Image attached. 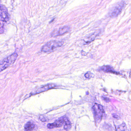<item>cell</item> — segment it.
Masks as SVG:
<instances>
[{"instance_id":"1","label":"cell","mask_w":131,"mask_h":131,"mask_svg":"<svg viewBox=\"0 0 131 131\" xmlns=\"http://www.w3.org/2000/svg\"><path fill=\"white\" fill-rule=\"evenodd\" d=\"M63 42L62 41H51L46 43L42 48V51L49 52L53 51L55 49L62 46Z\"/></svg>"},{"instance_id":"2","label":"cell","mask_w":131,"mask_h":131,"mask_svg":"<svg viewBox=\"0 0 131 131\" xmlns=\"http://www.w3.org/2000/svg\"><path fill=\"white\" fill-rule=\"evenodd\" d=\"M18 56L17 53H13L10 56L6 58L0 63V72L4 71L9 66L13 64L16 60Z\"/></svg>"},{"instance_id":"3","label":"cell","mask_w":131,"mask_h":131,"mask_svg":"<svg viewBox=\"0 0 131 131\" xmlns=\"http://www.w3.org/2000/svg\"><path fill=\"white\" fill-rule=\"evenodd\" d=\"M92 109L96 120L97 121H101L102 115L104 113L103 106L101 105L96 104L92 107Z\"/></svg>"},{"instance_id":"4","label":"cell","mask_w":131,"mask_h":131,"mask_svg":"<svg viewBox=\"0 0 131 131\" xmlns=\"http://www.w3.org/2000/svg\"><path fill=\"white\" fill-rule=\"evenodd\" d=\"M124 1H121L118 3L115 6L113 9V10L110 13L109 16L111 18H115L118 16L121 12L122 9L125 6Z\"/></svg>"},{"instance_id":"5","label":"cell","mask_w":131,"mask_h":131,"mask_svg":"<svg viewBox=\"0 0 131 131\" xmlns=\"http://www.w3.org/2000/svg\"><path fill=\"white\" fill-rule=\"evenodd\" d=\"M70 27L68 26H64L61 27L58 29H55L51 34L52 37H56L59 36H62L68 32L70 30Z\"/></svg>"},{"instance_id":"6","label":"cell","mask_w":131,"mask_h":131,"mask_svg":"<svg viewBox=\"0 0 131 131\" xmlns=\"http://www.w3.org/2000/svg\"><path fill=\"white\" fill-rule=\"evenodd\" d=\"M100 32H101V31L98 30L95 32L92 33L88 35L87 36L85 37V38H84V39L83 40L84 45L88 44H90L92 41H93Z\"/></svg>"},{"instance_id":"7","label":"cell","mask_w":131,"mask_h":131,"mask_svg":"<svg viewBox=\"0 0 131 131\" xmlns=\"http://www.w3.org/2000/svg\"><path fill=\"white\" fill-rule=\"evenodd\" d=\"M63 123H64V117H62L59 118L58 120L55 121L54 123L48 124L47 127L49 129L59 128L62 126Z\"/></svg>"},{"instance_id":"8","label":"cell","mask_w":131,"mask_h":131,"mask_svg":"<svg viewBox=\"0 0 131 131\" xmlns=\"http://www.w3.org/2000/svg\"><path fill=\"white\" fill-rule=\"evenodd\" d=\"M56 87V85L55 84H53V83L48 84L38 88L35 91V92L33 93V94L34 95V94H39V93H41L42 92H44V91L48 90H50V89L54 88L55 87Z\"/></svg>"},{"instance_id":"9","label":"cell","mask_w":131,"mask_h":131,"mask_svg":"<svg viewBox=\"0 0 131 131\" xmlns=\"http://www.w3.org/2000/svg\"><path fill=\"white\" fill-rule=\"evenodd\" d=\"M35 127V125L33 122L31 121H28L25 125V131H33Z\"/></svg>"},{"instance_id":"10","label":"cell","mask_w":131,"mask_h":131,"mask_svg":"<svg viewBox=\"0 0 131 131\" xmlns=\"http://www.w3.org/2000/svg\"><path fill=\"white\" fill-rule=\"evenodd\" d=\"M101 70L103 71L106 72H110V73H113V74H117V72L115 71L113 68L110 66H104L101 68Z\"/></svg>"},{"instance_id":"11","label":"cell","mask_w":131,"mask_h":131,"mask_svg":"<svg viewBox=\"0 0 131 131\" xmlns=\"http://www.w3.org/2000/svg\"><path fill=\"white\" fill-rule=\"evenodd\" d=\"M0 16L4 19L7 20L8 19V16L7 15V11L4 9L3 7L0 6Z\"/></svg>"},{"instance_id":"12","label":"cell","mask_w":131,"mask_h":131,"mask_svg":"<svg viewBox=\"0 0 131 131\" xmlns=\"http://www.w3.org/2000/svg\"><path fill=\"white\" fill-rule=\"evenodd\" d=\"M126 126L125 123H123L121 125L118 126L116 128V131H125L126 129Z\"/></svg>"},{"instance_id":"13","label":"cell","mask_w":131,"mask_h":131,"mask_svg":"<svg viewBox=\"0 0 131 131\" xmlns=\"http://www.w3.org/2000/svg\"><path fill=\"white\" fill-rule=\"evenodd\" d=\"M102 99L104 100V101L107 103H109L110 102V99L109 98L107 97H105V96H102Z\"/></svg>"},{"instance_id":"14","label":"cell","mask_w":131,"mask_h":131,"mask_svg":"<svg viewBox=\"0 0 131 131\" xmlns=\"http://www.w3.org/2000/svg\"><path fill=\"white\" fill-rule=\"evenodd\" d=\"M71 125H65L64 126V129L65 130H69L71 128Z\"/></svg>"},{"instance_id":"15","label":"cell","mask_w":131,"mask_h":131,"mask_svg":"<svg viewBox=\"0 0 131 131\" xmlns=\"http://www.w3.org/2000/svg\"><path fill=\"white\" fill-rule=\"evenodd\" d=\"M91 74L90 72H87V73H86V74H85V77L86 78L90 79V78H91Z\"/></svg>"},{"instance_id":"16","label":"cell","mask_w":131,"mask_h":131,"mask_svg":"<svg viewBox=\"0 0 131 131\" xmlns=\"http://www.w3.org/2000/svg\"><path fill=\"white\" fill-rule=\"evenodd\" d=\"M39 118H40V120H41L42 121H46V120H46V118H45L44 117V116H40Z\"/></svg>"},{"instance_id":"17","label":"cell","mask_w":131,"mask_h":131,"mask_svg":"<svg viewBox=\"0 0 131 131\" xmlns=\"http://www.w3.org/2000/svg\"><path fill=\"white\" fill-rule=\"evenodd\" d=\"M0 26H1V23H0Z\"/></svg>"}]
</instances>
